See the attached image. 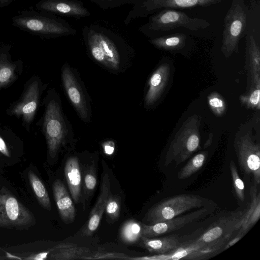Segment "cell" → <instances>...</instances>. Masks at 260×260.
I'll return each instance as SVG.
<instances>
[{
    "label": "cell",
    "mask_w": 260,
    "mask_h": 260,
    "mask_svg": "<svg viewBox=\"0 0 260 260\" xmlns=\"http://www.w3.org/2000/svg\"><path fill=\"white\" fill-rule=\"evenodd\" d=\"M45 110L42 128L51 158L56 157L62 147L74 141L72 126L65 115L59 93L54 89L47 91L44 99Z\"/></svg>",
    "instance_id": "obj_1"
},
{
    "label": "cell",
    "mask_w": 260,
    "mask_h": 260,
    "mask_svg": "<svg viewBox=\"0 0 260 260\" xmlns=\"http://www.w3.org/2000/svg\"><path fill=\"white\" fill-rule=\"evenodd\" d=\"M11 20L14 26L44 38H58L76 33V29L63 20L37 10L23 11L13 16Z\"/></svg>",
    "instance_id": "obj_2"
},
{
    "label": "cell",
    "mask_w": 260,
    "mask_h": 260,
    "mask_svg": "<svg viewBox=\"0 0 260 260\" xmlns=\"http://www.w3.org/2000/svg\"><path fill=\"white\" fill-rule=\"evenodd\" d=\"M87 46L92 59L114 74L124 72L132 63V56L120 49L110 39L91 29L87 36Z\"/></svg>",
    "instance_id": "obj_3"
},
{
    "label": "cell",
    "mask_w": 260,
    "mask_h": 260,
    "mask_svg": "<svg viewBox=\"0 0 260 260\" xmlns=\"http://www.w3.org/2000/svg\"><path fill=\"white\" fill-rule=\"evenodd\" d=\"M209 200L192 194H181L162 200L152 207L144 220L149 224L173 218L195 208L207 207Z\"/></svg>",
    "instance_id": "obj_4"
},
{
    "label": "cell",
    "mask_w": 260,
    "mask_h": 260,
    "mask_svg": "<svg viewBox=\"0 0 260 260\" xmlns=\"http://www.w3.org/2000/svg\"><path fill=\"white\" fill-rule=\"evenodd\" d=\"M61 80L66 95L79 118L86 123L90 122L91 100L78 71L65 63L61 69Z\"/></svg>",
    "instance_id": "obj_5"
},
{
    "label": "cell",
    "mask_w": 260,
    "mask_h": 260,
    "mask_svg": "<svg viewBox=\"0 0 260 260\" xmlns=\"http://www.w3.org/2000/svg\"><path fill=\"white\" fill-rule=\"evenodd\" d=\"M199 120L195 116L189 117L183 123L172 141L167 152L165 166L174 162L176 165L185 161L199 148Z\"/></svg>",
    "instance_id": "obj_6"
},
{
    "label": "cell",
    "mask_w": 260,
    "mask_h": 260,
    "mask_svg": "<svg viewBox=\"0 0 260 260\" xmlns=\"http://www.w3.org/2000/svg\"><path fill=\"white\" fill-rule=\"evenodd\" d=\"M247 20L243 0H233L224 19L221 51L225 57L239 51V43L245 31Z\"/></svg>",
    "instance_id": "obj_7"
},
{
    "label": "cell",
    "mask_w": 260,
    "mask_h": 260,
    "mask_svg": "<svg viewBox=\"0 0 260 260\" xmlns=\"http://www.w3.org/2000/svg\"><path fill=\"white\" fill-rule=\"evenodd\" d=\"M234 146L238 164L242 170L252 176L254 184L260 183V146L255 142L251 131L238 135Z\"/></svg>",
    "instance_id": "obj_8"
},
{
    "label": "cell",
    "mask_w": 260,
    "mask_h": 260,
    "mask_svg": "<svg viewBox=\"0 0 260 260\" xmlns=\"http://www.w3.org/2000/svg\"><path fill=\"white\" fill-rule=\"evenodd\" d=\"M31 213L5 188L0 189V226L24 229L32 225Z\"/></svg>",
    "instance_id": "obj_9"
},
{
    "label": "cell",
    "mask_w": 260,
    "mask_h": 260,
    "mask_svg": "<svg viewBox=\"0 0 260 260\" xmlns=\"http://www.w3.org/2000/svg\"><path fill=\"white\" fill-rule=\"evenodd\" d=\"M46 88V84H44L39 78L30 79L20 98L7 111L8 114L21 118L23 124L29 129Z\"/></svg>",
    "instance_id": "obj_10"
},
{
    "label": "cell",
    "mask_w": 260,
    "mask_h": 260,
    "mask_svg": "<svg viewBox=\"0 0 260 260\" xmlns=\"http://www.w3.org/2000/svg\"><path fill=\"white\" fill-rule=\"evenodd\" d=\"M210 25L205 19L191 18L183 12L171 9H164L152 16L147 23L148 28L153 31H168L180 27L195 31Z\"/></svg>",
    "instance_id": "obj_11"
},
{
    "label": "cell",
    "mask_w": 260,
    "mask_h": 260,
    "mask_svg": "<svg viewBox=\"0 0 260 260\" xmlns=\"http://www.w3.org/2000/svg\"><path fill=\"white\" fill-rule=\"evenodd\" d=\"M246 209L231 213L222 217L195 241L203 244L228 240L234 232L241 227Z\"/></svg>",
    "instance_id": "obj_12"
},
{
    "label": "cell",
    "mask_w": 260,
    "mask_h": 260,
    "mask_svg": "<svg viewBox=\"0 0 260 260\" xmlns=\"http://www.w3.org/2000/svg\"><path fill=\"white\" fill-rule=\"evenodd\" d=\"M212 211L211 208L205 207L181 216L154 224L142 223V236L151 238L173 232L204 217Z\"/></svg>",
    "instance_id": "obj_13"
},
{
    "label": "cell",
    "mask_w": 260,
    "mask_h": 260,
    "mask_svg": "<svg viewBox=\"0 0 260 260\" xmlns=\"http://www.w3.org/2000/svg\"><path fill=\"white\" fill-rule=\"evenodd\" d=\"M224 241H218L208 244H203L196 241L184 246L182 244L178 248L167 253L150 257H139L140 259H203L207 258L219 250L223 246Z\"/></svg>",
    "instance_id": "obj_14"
},
{
    "label": "cell",
    "mask_w": 260,
    "mask_h": 260,
    "mask_svg": "<svg viewBox=\"0 0 260 260\" xmlns=\"http://www.w3.org/2000/svg\"><path fill=\"white\" fill-rule=\"evenodd\" d=\"M36 9L66 17L81 18L90 15L83 4L77 0H40L36 4Z\"/></svg>",
    "instance_id": "obj_15"
},
{
    "label": "cell",
    "mask_w": 260,
    "mask_h": 260,
    "mask_svg": "<svg viewBox=\"0 0 260 260\" xmlns=\"http://www.w3.org/2000/svg\"><path fill=\"white\" fill-rule=\"evenodd\" d=\"M170 67L167 63L160 64L152 73L147 83L144 98L146 108L154 106L161 96L169 81Z\"/></svg>",
    "instance_id": "obj_16"
},
{
    "label": "cell",
    "mask_w": 260,
    "mask_h": 260,
    "mask_svg": "<svg viewBox=\"0 0 260 260\" xmlns=\"http://www.w3.org/2000/svg\"><path fill=\"white\" fill-rule=\"evenodd\" d=\"M246 63L248 72V92L259 89V47L251 32L247 34L246 39Z\"/></svg>",
    "instance_id": "obj_17"
},
{
    "label": "cell",
    "mask_w": 260,
    "mask_h": 260,
    "mask_svg": "<svg viewBox=\"0 0 260 260\" xmlns=\"http://www.w3.org/2000/svg\"><path fill=\"white\" fill-rule=\"evenodd\" d=\"M110 194V178L108 173H106L103 176L100 193L91 210L87 223L82 231L83 236H91L99 227Z\"/></svg>",
    "instance_id": "obj_18"
},
{
    "label": "cell",
    "mask_w": 260,
    "mask_h": 260,
    "mask_svg": "<svg viewBox=\"0 0 260 260\" xmlns=\"http://www.w3.org/2000/svg\"><path fill=\"white\" fill-rule=\"evenodd\" d=\"M224 0H146L141 8L149 13L161 9H186L196 7H207Z\"/></svg>",
    "instance_id": "obj_19"
},
{
    "label": "cell",
    "mask_w": 260,
    "mask_h": 260,
    "mask_svg": "<svg viewBox=\"0 0 260 260\" xmlns=\"http://www.w3.org/2000/svg\"><path fill=\"white\" fill-rule=\"evenodd\" d=\"M52 188L54 200L61 218L67 223L73 222L76 216V210L64 185L57 179L54 182Z\"/></svg>",
    "instance_id": "obj_20"
},
{
    "label": "cell",
    "mask_w": 260,
    "mask_h": 260,
    "mask_svg": "<svg viewBox=\"0 0 260 260\" xmlns=\"http://www.w3.org/2000/svg\"><path fill=\"white\" fill-rule=\"evenodd\" d=\"M64 174L73 199L77 203L81 196V175L77 156H73L68 158L64 167Z\"/></svg>",
    "instance_id": "obj_21"
},
{
    "label": "cell",
    "mask_w": 260,
    "mask_h": 260,
    "mask_svg": "<svg viewBox=\"0 0 260 260\" xmlns=\"http://www.w3.org/2000/svg\"><path fill=\"white\" fill-rule=\"evenodd\" d=\"M51 251L49 258L54 260L86 259L91 253L89 248L71 243L58 244Z\"/></svg>",
    "instance_id": "obj_22"
},
{
    "label": "cell",
    "mask_w": 260,
    "mask_h": 260,
    "mask_svg": "<svg viewBox=\"0 0 260 260\" xmlns=\"http://www.w3.org/2000/svg\"><path fill=\"white\" fill-rule=\"evenodd\" d=\"M140 239L143 246L150 253L158 254L170 252L182 244L179 238L175 236L150 239L141 236Z\"/></svg>",
    "instance_id": "obj_23"
},
{
    "label": "cell",
    "mask_w": 260,
    "mask_h": 260,
    "mask_svg": "<svg viewBox=\"0 0 260 260\" xmlns=\"http://www.w3.org/2000/svg\"><path fill=\"white\" fill-rule=\"evenodd\" d=\"M256 186L254 184L250 189V206L246 210L243 223L238 232L243 236L257 222L260 217V194Z\"/></svg>",
    "instance_id": "obj_24"
},
{
    "label": "cell",
    "mask_w": 260,
    "mask_h": 260,
    "mask_svg": "<svg viewBox=\"0 0 260 260\" xmlns=\"http://www.w3.org/2000/svg\"><path fill=\"white\" fill-rule=\"evenodd\" d=\"M11 46L0 43V87L12 81L15 75L16 62L11 60Z\"/></svg>",
    "instance_id": "obj_25"
},
{
    "label": "cell",
    "mask_w": 260,
    "mask_h": 260,
    "mask_svg": "<svg viewBox=\"0 0 260 260\" xmlns=\"http://www.w3.org/2000/svg\"><path fill=\"white\" fill-rule=\"evenodd\" d=\"M187 36L184 34H174L154 38L149 40L155 47L166 50H175L183 48Z\"/></svg>",
    "instance_id": "obj_26"
},
{
    "label": "cell",
    "mask_w": 260,
    "mask_h": 260,
    "mask_svg": "<svg viewBox=\"0 0 260 260\" xmlns=\"http://www.w3.org/2000/svg\"><path fill=\"white\" fill-rule=\"evenodd\" d=\"M31 187L40 204L45 209L51 211V204L47 190L39 178L31 171L28 173Z\"/></svg>",
    "instance_id": "obj_27"
},
{
    "label": "cell",
    "mask_w": 260,
    "mask_h": 260,
    "mask_svg": "<svg viewBox=\"0 0 260 260\" xmlns=\"http://www.w3.org/2000/svg\"><path fill=\"white\" fill-rule=\"evenodd\" d=\"M141 236L142 223L134 220H127L120 229V238L126 243H135L140 239Z\"/></svg>",
    "instance_id": "obj_28"
},
{
    "label": "cell",
    "mask_w": 260,
    "mask_h": 260,
    "mask_svg": "<svg viewBox=\"0 0 260 260\" xmlns=\"http://www.w3.org/2000/svg\"><path fill=\"white\" fill-rule=\"evenodd\" d=\"M208 152L203 151L198 153L191 158L178 173V178L184 180L198 171L204 165Z\"/></svg>",
    "instance_id": "obj_29"
},
{
    "label": "cell",
    "mask_w": 260,
    "mask_h": 260,
    "mask_svg": "<svg viewBox=\"0 0 260 260\" xmlns=\"http://www.w3.org/2000/svg\"><path fill=\"white\" fill-rule=\"evenodd\" d=\"M121 207V198L117 194H110L108 197L105 212L107 219L109 222L114 221L120 216Z\"/></svg>",
    "instance_id": "obj_30"
},
{
    "label": "cell",
    "mask_w": 260,
    "mask_h": 260,
    "mask_svg": "<svg viewBox=\"0 0 260 260\" xmlns=\"http://www.w3.org/2000/svg\"><path fill=\"white\" fill-rule=\"evenodd\" d=\"M230 170L237 197L241 201L243 202L245 200L244 183L239 177L237 169L233 160L230 162Z\"/></svg>",
    "instance_id": "obj_31"
},
{
    "label": "cell",
    "mask_w": 260,
    "mask_h": 260,
    "mask_svg": "<svg viewBox=\"0 0 260 260\" xmlns=\"http://www.w3.org/2000/svg\"><path fill=\"white\" fill-rule=\"evenodd\" d=\"M96 177L94 164L88 168L84 178V190L87 196L92 194L96 185Z\"/></svg>",
    "instance_id": "obj_32"
},
{
    "label": "cell",
    "mask_w": 260,
    "mask_h": 260,
    "mask_svg": "<svg viewBox=\"0 0 260 260\" xmlns=\"http://www.w3.org/2000/svg\"><path fill=\"white\" fill-rule=\"evenodd\" d=\"M208 103L212 111L217 115H222L225 109V104L222 98L218 93L214 92L208 98Z\"/></svg>",
    "instance_id": "obj_33"
},
{
    "label": "cell",
    "mask_w": 260,
    "mask_h": 260,
    "mask_svg": "<svg viewBox=\"0 0 260 260\" xmlns=\"http://www.w3.org/2000/svg\"><path fill=\"white\" fill-rule=\"evenodd\" d=\"M260 89H255L240 98L242 103L246 105L247 108L259 109Z\"/></svg>",
    "instance_id": "obj_34"
},
{
    "label": "cell",
    "mask_w": 260,
    "mask_h": 260,
    "mask_svg": "<svg viewBox=\"0 0 260 260\" xmlns=\"http://www.w3.org/2000/svg\"><path fill=\"white\" fill-rule=\"evenodd\" d=\"M130 257L122 253L114 252H96L92 255H90L86 259H129Z\"/></svg>",
    "instance_id": "obj_35"
},
{
    "label": "cell",
    "mask_w": 260,
    "mask_h": 260,
    "mask_svg": "<svg viewBox=\"0 0 260 260\" xmlns=\"http://www.w3.org/2000/svg\"><path fill=\"white\" fill-rule=\"evenodd\" d=\"M104 152L108 155H112L115 150V144L112 140H108L102 144Z\"/></svg>",
    "instance_id": "obj_36"
},
{
    "label": "cell",
    "mask_w": 260,
    "mask_h": 260,
    "mask_svg": "<svg viewBox=\"0 0 260 260\" xmlns=\"http://www.w3.org/2000/svg\"><path fill=\"white\" fill-rule=\"evenodd\" d=\"M103 8L112 7V5L116 6L120 4L119 0H90Z\"/></svg>",
    "instance_id": "obj_37"
},
{
    "label": "cell",
    "mask_w": 260,
    "mask_h": 260,
    "mask_svg": "<svg viewBox=\"0 0 260 260\" xmlns=\"http://www.w3.org/2000/svg\"><path fill=\"white\" fill-rule=\"evenodd\" d=\"M50 252V251L42 252L36 254L31 255L25 258V259L44 260L47 258L48 255L49 254Z\"/></svg>",
    "instance_id": "obj_38"
},
{
    "label": "cell",
    "mask_w": 260,
    "mask_h": 260,
    "mask_svg": "<svg viewBox=\"0 0 260 260\" xmlns=\"http://www.w3.org/2000/svg\"><path fill=\"white\" fill-rule=\"evenodd\" d=\"M16 0H0V9L5 8Z\"/></svg>",
    "instance_id": "obj_39"
},
{
    "label": "cell",
    "mask_w": 260,
    "mask_h": 260,
    "mask_svg": "<svg viewBox=\"0 0 260 260\" xmlns=\"http://www.w3.org/2000/svg\"><path fill=\"white\" fill-rule=\"evenodd\" d=\"M6 254H7V256L8 257H9V258L21 259V258L20 257L16 256H15V255H12V254H11L10 253H9L8 252H6Z\"/></svg>",
    "instance_id": "obj_40"
}]
</instances>
